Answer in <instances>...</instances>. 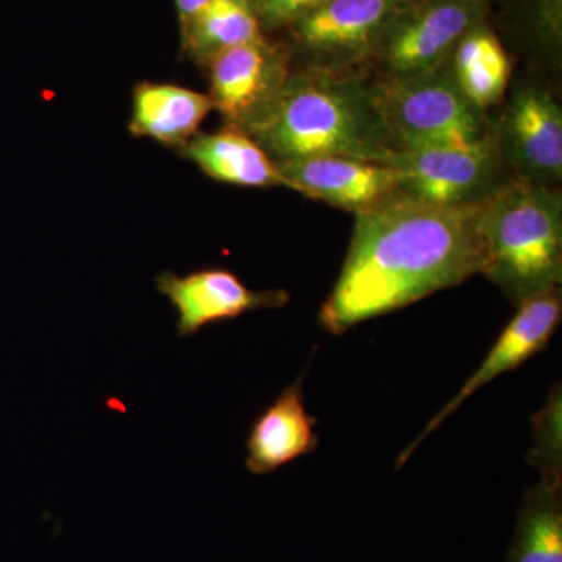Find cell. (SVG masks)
I'll return each mask as SVG.
<instances>
[{
  "label": "cell",
  "mask_w": 562,
  "mask_h": 562,
  "mask_svg": "<svg viewBox=\"0 0 562 562\" xmlns=\"http://www.w3.org/2000/svg\"><path fill=\"white\" fill-rule=\"evenodd\" d=\"M482 273L517 305L560 286L561 192L516 180L480 201Z\"/></svg>",
  "instance_id": "obj_3"
},
{
  "label": "cell",
  "mask_w": 562,
  "mask_h": 562,
  "mask_svg": "<svg viewBox=\"0 0 562 562\" xmlns=\"http://www.w3.org/2000/svg\"><path fill=\"white\" fill-rule=\"evenodd\" d=\"M157 290L177 312V335L192 338L214 322L236 319L261 308H280L290 302L286 291H254L228 269H201L177 276L162 272Z\"/></svg>",
  "instance_id": "obj_9"
},
{
  "label": "cell",
  "mask_w": 562,
  "mask_h": 562,
  "mask_svg": "<svg viewBox=\"0 0 562 562\" xmlns=\"http://www.w3.org/2000/svg\"><path fill=\"white\" fill-rule=\"evenodd\" d=\"M453 60L454 83L472 105L484 110L501 101L512 65L494 33L476 24L458 43Z\"/></svg>",
  "instance_id": "obj_17"
},
{
  "label": "cell",
  "mask_w": 562,
  "mask_h": 562,
  "mask_svg": "<svg viewBox=\"0 0 562 562\" xmlns=\"http://www.w3.org/2000/svg\"><path fill=\"white\" fill-rule=\"evenodd\" d=\"M506 562H562V483L541 479L527 491Z\"/></svg>",
  "instance_id": "obj_16"
},
{
  "label": "cell",
  "mask_w": 562,
  "mask_h": 562,
  "mask_svg": "<svg viewBox=\"0 0 562 562\" xmlns=\"http://www.w3.org/2000/svg\"><path fill=\"white\" fill-rule=\"evenodd\" d=\"M210 65V98L228 125L246 132L290 79L288 57L265 38L216 55Z\"/></svg>",
  "instance_id": "obj_8"
},
{
  "label": "cell",
  "mask_w": 562,
  "mask_h": 562,
  "mask_svg": "<svg viewBox=\"0 0 562 562\" xmlns=\"http://www.w3.org/2000/svg\"><path fill=\"white\" fill-rule=\"evenodd\" d=\"M209 3V0H176L177 13L181 25V32L188 27L192 18Z\"/></svg>",
  "instance_id": "obj_21"
},
{
  "label": "cell",
  "mask_w": 562,
  "mask_h": 562,
  "mask_svg": "<svg viewBox=\"0 0 562 562\" xmlns=\"http://www.w3.org/2000/svg\"><path fill=\"white\" fill-rule=\"evenodd\" d=\"M283 187L338 209H371L398 191L390 166L346 157H312L277 162Z\"/></svg>",
  "instance_id": "obj_10"
},
{
  "label": "cell",
  "mask_w": 562,
  "mask_h": 562,
  "mask_svg": "<svg viewBox=\"0 0 562 562\" xmlns=\"http://www.w3.org/2000/svg\"><path fill=\"white\" fill-rule=\"evenodd\" d=\"M405 0H327L295 24L303 47L317 57L355 58L379 44Z\"/></svg>",
  "instance_id": "obj_12"
},
{
  "label": "cell",
  "mask_w": 562,
  "mask_h": 562,
  "mask_svg": "<svg viewBox=\"0 0 562 562\" xmlns=\"http://www.w3.org/2000/svg\"><path fill=\"white\" fill-rule=\"evenodd\" d=\"M479 7L472 0H425L403 7L376 46L394 79L424 76L441 69L462 36L476 25Z\"/></svg>",
  "instance_id": "obj_5"
},
{
  "label": "cell",
  "mask_w": 562,
  "mask_h": 562,
  "mask_svg": "<svg viewBox=\"0 0 562 562\" xmlns=\"http://www.w3.org/2000/svg\"><path fill=\"white\" fill-rule=\"evenodd\" d=\"M494 143L392 147L382 165L397 173L398 191L432 205L480 201L494 173Z\"/></svg>",
  "instance_id": "obj_6"
},
{
  "label": "cell",
  "mask_w": 562,
  "mask_h": 562,
  "mask_svg": "<svg viewBox=\"0 0 562 562\" xmlns=\"http://www.w3.org/2000/svg\"><path fill=\"white\" fill-rule=\"evenodd\" d=\"M246 133L276 162L346 157L382 165L394 147L373 106L371 87L331 70L290 76Z\"/></svg>",
  "instance_id": "obj_2"
},
{
  "label": "cell",
  "mask_w": 562,
  "mask_h": 562,
  "mask_svg": "<svg viewBox=\"0 0 562 562\" xmlns=\"http://www.w3.org/2000/svg\"><path fill=\"white\" fill-rule=\"evenodd\" d=\"M480 201L432 205L397 191L357 213L322 328L342 335L482 273Z\"/></svg>",
  "instance_id": "obj_1"
},
{
  "label": "cell",
  "mask_w": 562,
  "mask_h": 562,
  "mask_svg": "<svg viewBox=\"0 0 562 562\" xmlns=\"http://www.w3.org/2000/svg\"><path fill=\"white\" fill-rule=\"evenodd\" d=\"M211 110L210 95L172 83L143 81L133 90L128 131L165 146L183 147L198 135Z\"/></svg>",
  "instance_id": "obj_14"
},
{
  "label": "cell",
  "mask_w": 562,
  "mask_h": 562,
  "mask_svg": "<svg viewBox=\"0 0 562 562\" xmlns=\"http://www.w3.org/2000/svg\"><path fill=\"white\" fill-rule=\"evenodd\" d=\"M181 150L206 176L222 183L246 188L283 187L279 165L249 133L235 125L213 133H198Z\"/></svg>",
  "instance_id": "obj_15"
},
{
  "label": "cell",
  "mask_w": 562,
  "mask_h": 562,
  "mask_svg": "<svg viewBox=\"0 0 562 562\" xmlns=\"http://www.w3.org/2000/svg\"><path fill=\"white\" fill-rule=\"evenodd\" d=\"M316 417L310 416L303 395V375L262 409L247 436V469L269 475L283 465L313 453L319 446Z\"/></svg>",
  "instance_id": "obj_13"
},
{
  "label": "cell",
  "mask_w": 562,
  "mask_h": 562,
  "mask_svg": "<svg viewBox=\"0 0 562 562\" xmlns=\"http://www.w3.org/2000/svg\"><path fill=\"white\" fill-rule=\"evenodd\" d=\"M503 146L522 179L549 184L562 177V111L542 88L514 94L503 121Z\"/></svg>",
  "instance_id": "obj_11"
},
{
  "label": "cell",
  "mask_w": 562,
  "mask_h": 562,
  "mask_svg": "<svg viewBox=\"0 0 562 562\" xmlns=\"http://www.w3.org/2000/svg\"><path fill=\"white\" fill-rule=\"evenodd\" d=\"M528 462L541 479L562 483V397L558 384L546 406L532 419V446Z\"/></svg>",
  "instance_id": "obj_19"
},
{
  "label": "cell",
  "mask_w": 562,
  "mask_h": 562,
  "mask_svg": "<svg viewBox=\"0 0 562 562\" xmlns=\"http://www.w3.org/2000/svg\"><path fill=\"white\" fill-rule=\"evenodd\" d=\"M181 35L191 57L206 65L222 52L262 38L251 0H209Z\"/></svg>",
  "instance_id": "obj_18"
},
{
  "label": "cell",
  "mask_w": 562,
  "mask_h": 562,
  "mask_svg": "<svg viewBox=\"0 0 562 562\" xmlns=\"http://www.w3.org/2000/svg\"><path fill=\"white\" fill-rule=\"evenodd\" d=\"M261 24L283 27L297 24L327 0H251Z\"/></svg>",
  "instance_id": "obj_20"
},
{
  "label": "cell",
  "mask_w": 562,
  "mask_h": 562,
  "mask_svg": "<svg viewBox=\"0 0 562 562\" xmlns=\"http://www.w3.org/2000/svg\"><path fill=\"white\" fill-rule=\"evenodd\" d=\"M562 301L560 288L542 292L520 303L519 312L509 321L505 330L498 336L497 341L486 355L480 368L472 373L460 392L447 403L446 406L428 422L425 430L405 450L397 461V469H401L409 457L416 452L419 443L425 438L438 430L452 414L461 408L462 403L469 401L476 391L482 390L492 380L497 379L503 372H512L522 366L525 361L538 355L539 351L549 346L553 333L557 331L561 322Z\"/></svg>",
  "instance_id": "obj_7"
},
{
  "label": "cell",
  "mask_w": 562,
  "mask_h": 562,
  "mask_svg": "<svg viewBox=\"0 0 562 562\" xmlns=\"http://www.w3.org/2000/svg\"><path fill=\"white\" fill-rule=\"evenodd\" d=\"M441 69L406 79L390 77L371 87L373 106L392 146H473L491 140L482 110Z\"/></svg>",
  "instance_id": "obj_4"
}]
</instances>
